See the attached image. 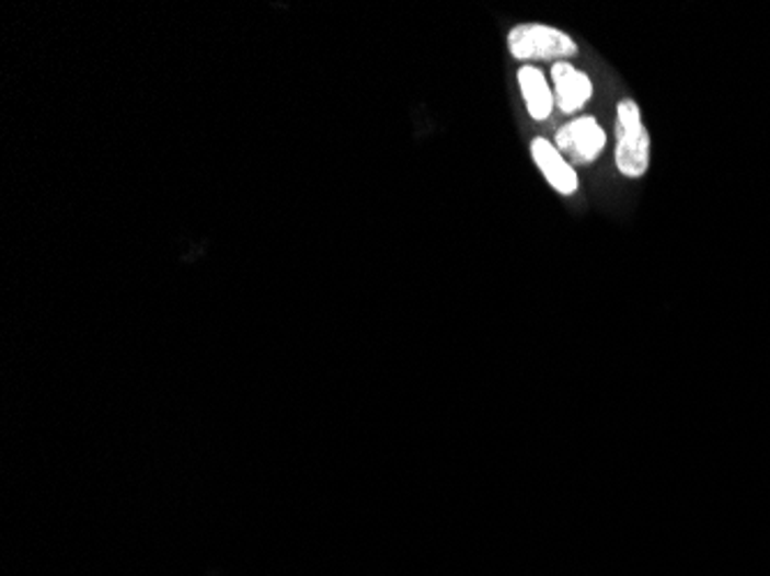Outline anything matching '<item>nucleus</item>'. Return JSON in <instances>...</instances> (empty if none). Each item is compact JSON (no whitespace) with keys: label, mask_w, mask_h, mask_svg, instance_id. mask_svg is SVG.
Here are the masks:
<instances>
[{"label":"nucleus","mask_w":770,"mask_h":576,"mask_svg":"<svg viewBox=\"0 0 770 576\" xmlns=\"http://www.w3.org/2000/svg\"><path fill=\"white\" fill-rule=\"evenodd\" d=\"M616 166L625 178H644L651 164V135L634 100H621L616 106Z\"/></svg>","instance_id":"obj_1"},{"label":"nucleus","mask_w":770,"mask_h":576,"mask_svg":"<svg viewBox=\"0 0 770 576\" xmlns=\"http://www.w3.org/2000/svg\"><path fill=\"white\" fill-rule=\"evenodd\" d=\"M517 81L521 88L526 111L531 114V118L544 120L552 116L556 102H554V93L549 91L547 77L538 68H533V65H524V68L517 72Z\"/></svg>","instance_id":"obj_6"},{"label":"nucleus","mask_w":770,"mask_h":576,"mask_svg":"<svg viewBox=\"0 0 770 576\" xmlns=\"http://www.w3.org/2000/svg\"><path fill=\"white\" fill-rule=\"evenodd\" d=\"M508 51L521 62L567 60L579 54L577 42L567 33L544 24H519L508 33Z\"/></svg>","instance_id":"obj_2"},{"label":"nucleus","mask_w":770,"mask_h":576,"mask_svg":"<svg viewBox=\"0 0 770 576\" xmlns=\"http://www.w3.org/2000/svg\"><path fill=\"white\" fill-rule=\"evenodd\" d=\"M552 81H554V102L563 114H577V111L593 95V83L588 74L579 72L575 65L567 60L552 65Z\"/></svg>","instance_id":"obj_4"},{"label":"nucleus","mask_w":770,"mask_h":576,"mask_svg":"<svg viewBox=\"0 0 770 576\" xmlns=\"http://www.w3.org/2000/svg\"><path fill=\"white\" fill-rule=\"evenodd\" d=\"M605 146H607L605 129L593 116H579L556 131L559 152L567 154L570 162L575 164L596 162Z\"/></svg>","instance_id":"obj_3"},{"label":"nucleus","mask_w":770,"mask_h":576,"mask_svg":"<svg viewBox=\"0 0 770 576\" xmlns=\"http://www.w3.org/2000/svg\"><path fill=\"white\" fill-rule=\"evenodd\" d=\"M531 154H533V162L538 164L540 173L544 175V181L552 185L559 194L572 196L577 192V187H579L577 173L565 162V158L554 143H549L547 139L538 137L531 143Z\"/></svg>","instance_id":"obj_5"}]
</instances>
